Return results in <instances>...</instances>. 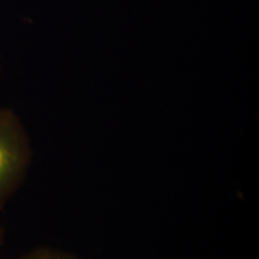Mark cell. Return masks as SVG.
I'll return each instance as SVG.
<instances>
[{"instance_id": "1", "label": "cell", "mask_w": 259, "mask_h": 259, "mask_svg": "<svg viewBox=\"0 0 259 259\" xmlns=\"http://www.w3.org/2000/svg\"><path fill=\"white\" fill-rule=\"evenodd\" d=\"M31 160L30 137L21 118L0 108V210L23 184Z\"/></svg>"}, {"instance_id": "2", "label": "cell", "mask_w": 259, "mask_h": 259, "mask_svg": "<svg viewBox=\"0 0 259 259\" xmlns=\"http://www.w3.org/2000/svg\"><path fill=\"white\" fill-rule=\"evenodd\" d=\"M21 259H79L76 255L53 250V248H37L23 255Z\"/></svg>"}, {"instance_id": "3", "label": "cell", "mask_w": 259, "mask_h": 259, "mask_svg": "<svg viewBox=\"0 0 259 259\" xmlns=\"http://www.w3.org/2000/svg\"><path fill=\"white\" fill-rule=\"evenodd\" d=\"M3 240H4V232H3V229L0 228V246L3 244Z\"/></svg>"}]
</instances>
